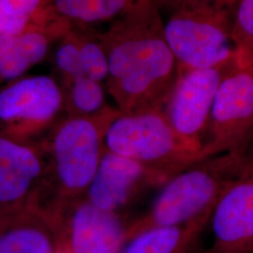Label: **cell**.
I'll list each match as a JSON object with an SVG mask.
<instances>
[{"mask_svg":"<svg viewBox=\"0 0 253 253\" xmlns=\"http://www.w3.org/2000/svg\"><path fill=\"white\" fill-rule=\"evenodd\" d=\"M108 60L107 89L118 111H163L178 75L163 31V18L150 0L134 2L97 34Z\"/></svg>","mask_w":253,"mask_h":253,"instance_id":"obj_1","label":"cell"},{"mask_svg":"<svg viewBox=\"0 0 253 253\" xmlns=\"http://www.w3.org/2000/svg\"><path fill=\"white\" fill-rule=\"evenodd\" d=\"M253 167L247 150L208 158L172 175L146 216L127 229L126 240L149 228L187 223L214 209L227 188Z\"/></svg>","mask_w":253,"mask_h":253,"instance_id":"obj_2","label":"cell"},{"mask_svg":"<svg viewBox=\"0 0 253 253\" xmlns=\"http://www.w3.org/2000/svg\"><path fill=\"white\" fill-rule=\"evenodd\" d=\"M106 150L168 177L199 163L202 146L181 137L163 111L118 114L103 135Z\"/></svg>","mask_w":253,"mask_h":253,"instance_id":"obj_3","label":"cell"},{"mask_svg":"<svg viewBox=\"0 0 253 253\" xmlns=\"http://www.w3.org/2000/svg\"><path fill=\"white\" fill-rule=\"evenodd\" d=\"M163 31L178 70L224 67L235 62L231 8H205L163 19Z\"/></svg>","mask_w":253,"mask_h":253,"instance_id":"obj_4","label":"cell"},{"mask_svg":"<svg viewBox=\"0 0 253 253\" xmlns=\"http://www.w3.org/2000/svg\"><path fill=\"white\" fill-rule=\"evenodd\" d=\"M118 112L107 108L95 117H70L55 128L50 155L64 196L85 192L103 153L105 128Z\"/></svg>","mask_w":253,"mask_h":253,"instance_id":"obj_5","label":"cell"},{"mask_svg":"<svg viewBox=\"0 0 253 253\" xmlns=\"http://www.w3.org/2000/svg\"><path fill=\"white\" fill-rule=\"evenodd\" d=\"M253 135V67L233 64L217 87L200 162L232 152H243Z\"/></svg>","mask_w":253,"mask_h":253,"instance_id":"obj_6","label":"cell"},{"mask_svg":"<svg viewBox=\"0 0 253 253\" xmlns=\"http://www.w3.org/2000/svg\"><path fill=\"white\" fill-rule=\"evenodd\" d=\"M63 107V89L54 78L23 76L0 90V129L29 139L49 126Z\"/></svg>","mask_w":253,"mask_h":253,"instance_id":"obj_7","label":"cell"},{"mask_svg":"<svg viewBox=\"0 0 253 253\" xmlns=\"http://www.w3.org/2000/svg\"><path fill=\"white\" fill-rule=\"evenodd\" d=\"M46 170L37 145L0 129V222L37 207Z\"/></svg>","mask_w":253,"mask_h":253,"instance_id":"obj_8","label":"cell"},{"mask_svg":"<svg viewBox=\"0 0 253 253\" xmlns=\"http://www.w3.org/2000/svg\"><path fill=\"white\" fill-rule=\"evenodd\" d=\"M234 63L211 69L178 70L163 112L181 137L202 146L217 87Z\"/></svg>","mask_w":253,"mask_h":253,"instance_id":"obj_9","label":"cell"},{"mask_svg":"<svg viewBox=\"0 0 253 253\" xmlns=\"http://www.w3.org/2000/svg\"><path fill=\"white\" fill-rule=\"evenodd\" d=\"M213 239L205 253H250L253 250V167L217 200L210 217Z\"/></svg>","mask_w":253,"mask_h":253,"instance_id":"obj_10","label":"cell"},{"mask_svg":"<svg viewBox=\"0 0 253 253\" xmlns=\"http://www.w3.org/2000/svg\"><path fill=\"white\" fill-rule=\"evenodd\" d=\"M171 177L118 154L104 150L85 190V200L96 208L117 212L145 186L165 183Z\"/></svg>","mask_w":253,"mask_h":253,"instance_id":"obj_11","label":"cell"},{"mask_svg":"<svg viewBox=\"0 0 253 253\" xmlns=\"http://www.w3.org/2000/svg\"><path fill=\"white\" fill-rule=\"evenodd\" d=\"M126 235L117 212L96 208L84 199L69 215L62 249L66 253H120Z\"/></svg>","mask_w":253,"mask_h":253,"instance_id":"obj_12","label":"cell"},{"mask_svg":"<svg viewBox=\"0 0 253 253\" xmlns=\"http://www.w3.org/2000/svg\"><path fill=\"white\" fill-rule=\"evenodd\" d=\"M73 27L58 15L18 33L0 36V82L23 77L45 58L51 45L61 40Z\"/></svg>","mask_w":253,"mask_h":253,"instance_id":"obj_13","label":"cell"},{"mask_svg":"<svg viewBox=\"0 0 253 253\" xmlns=\"http://www.w3.org/2000/svg\"><path fill=\"white\" fill-rule=\"evenodd\" d=\"M0 253H63L59 229L37 208L0 222Z\"/></svg>","mask_w":253,"mask_h":253,"instance_id":"obj_14","label":"cell"},{"mask_svg":"<svg viewBox=\"0 0 253 253\" xmlns=\"http://www.w3.org/2000/svg\"><path fill=\"white\" fill-rule=\"evenodd\" d=\"M212 211L177 226L145 230L127 239L120 253H189L208 225Z\"/></svg>","mask_w":253,"mask_h":253,"instance_id":"obj_15","label":"cell"},{"mask_svg":"<svg viewBox=\"0 0 253 253\" xmlns=\"http://www.w3.org/2000/svg\"><path fill=\"white\" fill-rule=\"evenodd\" d=\"M55 11L74 27L110 23L134 0H52Z\"/></svg>","mask_w":253,"mask_h":253,"instance_id":"obj_16","label":"cell"},{"mask_svg":"<svg viewBox=\"0 0 253 253\" xmlns=\"http://www.w3.org/2000/svg\"><path fill=\"white\" fill-rule=\"evenodd\" d=\"M57 15L52 0H0V36L18 33Z\"/></svg>","mask_w":253,"mask_h":253,"instance_id":"obj_17","label":"cell"},{"mask_svg":"<svg viewBox=\"0 0 253 253\" xmlns=\"http://www.w3.org/2000/svg\"><path fill=\"white\" fill-rule=\"evenodd\" d=\"M65 82L64 106L70 111V117H95L108 108L105 105V90L102 83L87 77Z\"/></svg>","mask_w":253,"mask_h":253,"instance_id":"obj_18","label":"cell"},{"mask_svg":"<svg viewBox=\"0 0 253 253\" xmlns=\"http://www.w3.org/2000/svg\"><path fill=\"white\" fill-rule=\"evenodd\" d=\"M231 36L237 67H253V0H235L231 8Z\"/></svg>","mask_w":253,"mask_h":253,"instance_id":"obj_19","label":"cell"},{"mask_svg":"<svg viewBox=\"0 0 253 253\" xmlns=\"http://www.w3.org/2000/svg\"><path fill=\"white\" fill-rule=\"evenodd\" d=\"M74 27V26H73ZM75 27L78 42V58L84 77L103 83L108 77V60L97 34L90 35Z\"/></svg>","mask_w":253,"mask_h":253,"instance_id":"obj_20","label":"cell"},{"mask_svg":"<svg viewBox=\"0 0 253 253\" xmlns=\"http://www.w3.org/2000/svg\"><path fill=\"white\" fill-rule=\"evenodd\" d=\"M163 19L184 11L205 8H232L235 0H150Z\"/></svg>","mask_w":253,"mask_h":253,"instance_id":"obj_21","label":"cell"},{"mask_svg":"<svg viewBox=\"0 0 253 253\" xmlns=\"http://www.w3.org/2000/svg\"><path fill=\"white\" fill-rule=\"evenodd\" d=\"M189 253H205V251H202L200 249H196V247H194Z\"/></svg>","mask_w":253,"mask_h":253,"instance_id":"obj_22","label":"cell"},{"mask_svg":"<svg viewBox=\"0 0 253 253\" xmlns=\"http://www.w3.org/2000/svg\"><path fill=\"white\" fill-rule=\"evenodd\" d=\"M253 253V251H252V252H251V253Z\"/></svg>","mask_w":253,"mask_h":253,"instance_id":"obj_23","label":"cell"},{"mask_svg":"<svg viewBox=\"0 0 253 253\" xmlns=\"http://www.w3.org/2000/svg\"></svg>","mask_w":253,"mask_h":253,"instance_id":"obj_24","label":"cell"}]
</instances>
